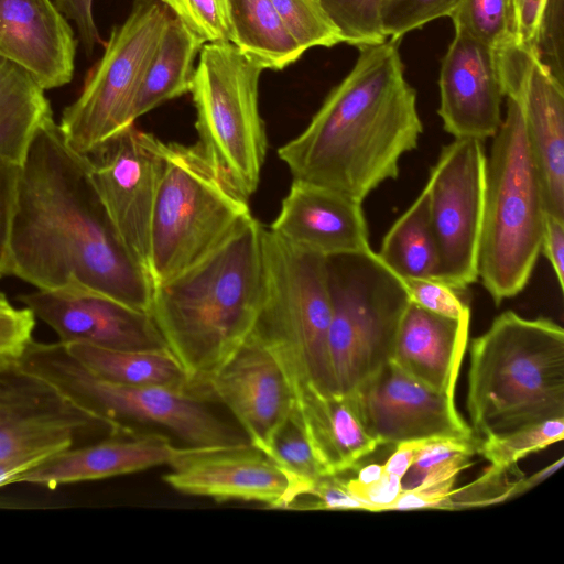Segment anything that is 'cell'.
Segmentation results:
<instances>
[{
    "label": "cell",
    "instance_id": "49",
    "mask_svg": "<svg viewBox=\"0 0 564 564\" xmlns=\"http://www.w3.org/2000/svg\"><path fill=\"white\" fill-rule=\"evenodd\" d=\"M421 441H410L397 444V449L383 464L384 471L402 479L413 463Z\"/></svg>",
    "mask_w": 564,
    "mask_h": 564
},
{
    "label": "cell",
    "instance_id": "29",
    "mask_svg": "<svg viewBox=\"0 0 564 564\" xmlns=\"http://www.w3.org/2000/svg\"><path fill=\"white\" fill-rule=\"evenodd\" d=\"M64 346L86 369L105 380L193 390L181 365L167 348L122 350L82 344Z\"/></svg>",
    "mask_w": 564,
    "mask_h": 564
},
{
    "label": "cell",
    "instance_id": "53",
    "mask_svg": "<svg viewBox=\"0 0 564 564\" xmlns=\"http://www.w3.org/2000/svg\"><path fill=\"white\" fill-rule=\"evenodd\" d=\"M2 275L0 274V278ZM11 305L10 302L8 301L6 294L0 290V307H4V306H9Z\"/></svg>",
    "mask_w": 564,
    "mask_h": 564
},
{
    "label": "cell",
    "instance_id": "37",
    "mask_svg": "<svg viewBox=\"0 0 564 564\" xmlns=\"http://www.w3.org/2000/svg\"><path fill=\"white\" fill-rule=\"evenodd\" d=\"M205 43L232 42L228 0H159Z\"/></svg>",
    "mask_w": 564,
    "mask_h": 564
},
{
    "label": "cell",
    "instance_id": "25",
    "mask_svg": "<svg viewBox=\"0 0 564 564\" xmlns=\"http://www.w3.org/2000/svg\"><path fill=\"white\" fill-rule=\"evenodd\" d=\"M313 454L325 475H340L378 446L367 433L351 395L305 389L293 397Z\"/></svg>",
    "mask_w": 564,
    "mask_h": 564
},
{
    "label": "cell",
    "instance_id": "51",
    "mask_svg": "<svg viewBox=\"0 0 564 564\" xmlns=\"http://www.w3.org/2000/svg\"><path fill=\"white\" fill-rule=\"evenodd\" d=\"M33 465L17 460H0V487L13 485L14 479Z\"/></svg>",
    "mask_w": 564,
    "mask_h": 564
},
{
    "label": "cell",
    "instance_id": "18",
    "mask_svg": "<svg viewBox=\"0 0 564 564\" xmlns=\"http://www.w3.org/2000/svg\"><path fill=\"white\" fill-rule=\"evenodd\" d=\"M505 89L522 105L527 138L538 170L545 210L564 219V85L518 43L498 50Z\"/></svg>",
    "mask_w": 564,
    "mask_h": 564
},
{
    "label": "cell",
    "instance_id": "20",
    "mask_svg": "<svg viewBox=\"0 0 564 564\" xmlns=\"http://www.w3.org/2000/svg\"><path fill=\"white\" fill-rule=\"evenodd\" d=\"M198 388L229 410L249 444L265 456L275 430L293 408L292 391L280 364L252 334Z\"/></svg>",
    "mask_w": 564,
    "mask_h": 564
},
{
    "label": "cell",
    "instance_id": "22",
    "mask_svg": "<svg viewBox=\"0 0 564 564\" xmlns=\"http://www.w3.org/2000/svg\"><path fill=\"white\" fill-rule=\"evenodd\" d=\"M208 447L177 446L159 433L108 436L55 453L20 474L13 484L54 489L61 485L122 476L161 465L171 467Z\"/></svg>",
    "mask_w": 564,
    "mask_h": 564
},
{
    "label": "cell",
    "instance_id": "54",
    "mask_svg": "<svg viewBox=\"0 0 564 564\" xmlns=\"http://www.w3.org/2000/svg\"><path fill=\"white\" fill-rule=\"evenodd\" d=\"M154 0H134V3H144V2H151Z\"/></svg>",
    "mask_w": 564,
    "mask_h": 564
},
{
    "label": "cell",
    "instance_id": "40",
    "mask_svg": "<svg viewBox=\"0 0 564 564\" xmlns=\"http://www.w3.org/2000/svg\"><path fill=\"white\" fill-rule=\"evenodd\" d=\"M519 473L517 466L501 469L490 465L474 482L459 489L453 488L438 509L480 507L512 498L513 487L521 476L517 479L511 476Z\"/></svg>",
    "mask_w": 564,
    "mask_h": 564
},
{
    "label": "cell",
    "instance_id": "19",
    "mask_svg": "<svg viewBox=\"0 0 564 564\" xmlns=\"http://www.w3.org/2000/svg\"><path fill=\"white\" fill-rule=\"evenodd\" d=\"M438 116L454 139L494 138L505 97L498 51L455 28L442 59Z\"/></svg>",
    "mask_w": 564,
    "mask_h": 564
},
{
    "label": "cell",
    "instance_id": "41",
    "mask_svg": "<svg viewBox=\"0 0 564 564\" xmlns=\"http://www.w3.org/2000/svg\"><path fill=\"white\" fill-rule=\"evenodd\" d=\"M411 302L448 318L470 317V306L462 291L438 278L403 280Z\"/></svg>",
    "mask_w": 564,
    "mask_h": 564
},
{
    "label": "cell",
    "instance_id": "8",
    "mask_svg": "<svg viewBox=\"0 0 564 564\" xmlns=\"http://www.w3.org/2000/svg\"><path fill=\"white\" fill-rule=\"evenodd\" d=\"M18 362L48 382L74 405L115 424L127 434L135 433L129 422H142L161 426L191 446L246 442L192 390L105 380L86 369L61 341L33 339Z\"/></svg>",
    "mask_w": 564,
    "mask_h": 564
},
{
    "label": "cell",
    "instance_id": "34",
    "mask_svg": "<svg viewBox=\"0 0 564 564\" xmlns=\"http://www.w3.org/2000/svg\"><path fill=\"white\" fill-rule=\"evenodd\" d=\"M384 0H319L344 43L358 48L387 40L381 23Z\"/></svg>",
    "mask_w": 564,
    "mask_h": 564
},
{
    "label": "cell",
    "instance_id": "36",
    "mask_svg": "<svg viewBox=\"0 0 564 564\" xmlns=\"http://www.w3.org/2000/svg\"><path fill=\"white\" fill-rule=\"evenodd\" d=\"M267 456L283 470L312 482L326 476L313 454L294 408L275 430Z\"/></svg>",
    "mask_w": 564,
    "mask_h": 564
},
{
    "label": "cell",
    "instance_id": "15",
    "mask_svg": "<svg viewBox=\"0 0 564 564\" xmlns=\"http://www.w3.org/2000/svg\"><path fill=\"white\" fill-rule=\"evenodd\" d=\"M350 395L378 445L477 437L458 413L454 394L426 386L391 360Z\"/></svg>",
    "mask_w": 564,
    "mask_h": 564
},
{
    "label": "cell",
    "instance_id": "52",
    "mask_svg": "<svg viewBox=\"0 0 564 564\" xmlns=\"http://www.w3.org/2000/svg\"><path fill=\"white\" fill-rule=\"evenodd\" d=\"M384 474L383 465L379 464H369L358 471L356 478H354L357 482L361 485H368L379 480Z\"/></svg>",
    "mask_w": 564,
    "mask_h": 564
},
{
    "label": "cell",
    "instance_id": "24",
    "mask_svg": "<svg viewBox=\"0 0 564 564\" xmlns=\"http://www.w3.org/2000/svg\"><path fill=\"white\" fill-rule=\"evenodd\" d=\"M469 324L470 317H444L410 301L391 361L426 386L454 394L467 349Z\"/></svg>",
    "mask_w": 564,
    "mask_h": 564
},
{
    "label": "cell",
    "instance_id": "12",
    "mask_svg": "<svg viewBox=\"0 0 564 564\" xmlns=\"http://www.w3.org/2000/svg\"><path fill=\"white\" fill-rule=\"evenodd\" d=\"M486 186L482 141L468 138L442 148L424 186L438 253L437 278L462 291L478 280Z\"/></svg>",
    "mask_w": 564,
    "mask_h": 564
},
{
    "label": "cell",
    "instance_id": "4",
    "mask_svg": "<svg viewBox=\"0 0 564 564\" xmlns=\"http://www.w3.org/2000/svg\"><path fill=\"white\" fill-rule=\"evenodd\" d=\"M469 355L467 410L478 438L564 417V330L554 321L506 311Z\"/></svg>",
    "mask_w": 564,
    "mask_h": 564
},
{
    "label": "cell",
    "instance_id": "16",
    "mask_svg": "<svg viewBox=\"0 0 564 564\" xmlns=\"http://www.w3.org/2000/svg\"><path fill=\"white\" fill-rule=\"evenodd\" d=\"M19 301L64 345L122 350L166 348L148 312L76 281L56 289H36L20 295Z\"/></svg>",
    "mask_w": 564,
    "mask_h": 564
},
{
    "label": "cell",
    "instance_id": "30",
    "mask_svg": "<svg viewBox=\"0 0 564 564\" xmlns=\"http://www.w3.org/2000/svg\"><path fill=\"white\" fill-rule=\"evenodd\" d=\"M377 256L402 280L437 278L438 253L425 188L386 232Z\"/></svg>",
    "mask_w": 564,
    "mask_h": 564
},
{
    "label": "cell",
    "instance_id": "35",
    "mask_svg": "<svg viewBox=\"0 0 564 564\" xmlns=\"http://www.w3.org/2000/svg\"><path fill=\"white\" fill-rule=\"evenodd\" d=\"M285 28L307 51L343 43L338 29L324 11L319 0H271Z\"/></svg>",
    "mask_w": 564,
    "mask_h": 564
},
{
    "label": "cell",
    "instance_id": "32",
    "mask_svg": "<svg viewBox=\"0 0 564 564\" xmlns=\"http://www.w3.org/2000/svg\"><path fill=\"white\" fill-rule=\"evenodd\" d=\"M449 18L497 51L516 42L513 0H460Z\"/></svg>",
    "mask_w": 564,
    "mask_h": 564
},
{
    "label": "cell",
    "instance_id": "11",
    "mask_svg": "<svg viewBox=\"0 0 564 564\" xmlns=\"http://www.w3.org/2000/svg\"><path fill=\"white\" fill-rule=\"evenodd\" d=\"M170 14L158 0L134 3L124 22L112 28L102 56L58 122L75 152L89 155L134 124V98Z\"/></svg>",
    "mask_w": 564,
    "mask_h": 564
},
{
    "label": "cell",
    "instance_id": "10",
    "mask_svg": "<svg viewBox=\"0 0 564 564\" xmlns=\"http://www.w3.org/2000/svg\"><path fill=\"white\" fill-rule=\"evenodd\" d=\"M262 70L231 42L207 43L189 90L197 145L247 198L258 188L268 144L259 111Z\"/></svg>",
    "mask_w": 564,
    "mask_h": 564
},
{
    "label": "cell",
    "instance_id": "45",
    "mask_svg": "<svg viewBox=\"0 0 564 564\" xmlns=\"http://www.w3.org/2000/svg\"><path fill=\"white\" fill-rule=\"evenodd\" d=\"M55 7L68 20L75 22L87 55L101 43L93 14V0H54Z\"/></svg>",
    "mask_w": 564,
    "mask_h": 564
},
{
    "label": "cell",
    "instance_id": "9",
    "mask_svg": "<svg viewBox=\"0 0 564 564\" xmlns=\"http://www.w3.org/2000/svg\"><path fill=\"white\" fill-rule=\"evenodd\" d=\"M327 267L332 376L336 394L350 395L391 360L411 300L376 251L330 257Z\"/></svg>",
    "mask_w": 564,
    "mask_h": 564
},
{
    "label": "cell",
    "instance_id": "13",
    "mask_svg": "<svg viewBox=\"0 0 564 564\" xmlns=\"http://www.w3.org/2000/svg\"><path fill=\"white\" fill-rule=\"evenodd\" d=\"M120 434L18 361L0 367V460L35 466L61 451Z\"/></svg>",
    "mask_w": 564,
    "mask_h": 564
},
{
    "label": "cell",
    "instance_id": "14",
    "mask_svg": "<svg viewBox=\"0 0 564 564\" xmlns=\"http://www.w3.org/2000/svg\"><path fill=\"white\" fill-rule=\"evenodd\" d=\"M164 144L132 124L86 155L89 180L116 236L149 276L151 220Z\"/></svg>",
    "mask_w": 564,
    "mask_h": 564
},
{
    "label": "cell",
    "instance_id": "43",
    "mask_svg": "<svg viewBox=\"0 0 564 564\" xmlns=\"http://www.w3.org/2000/svg\"><path fill=\"white\" fill-rule=\"evenodd\" d=\"M21 165L0 155V274L7 275L9 240Z\"/></svg>",
    "mask_w": 564,
    "mask_h": 564
},
{
    "label": "cell",
    "instance_id": "6",
    "mask_svg": "<svg viewBox=\"0 0 564 564\" xmlns=\"http://www.w3.org/2000/svg\"><path fill=\"white\" fill-rule=\"evenodd\" d=\"M264 288L252 335L273 354L292 391L335 392L327 258L294 248L264 228Z\"/></svg>",
    "mask_w": 564,
    "mask_h": 564
},
{
    "label": "cell",
    "instance_id": "2",
    "mask_svg": "<svg viewBox=\"0 0 564 564\" xmlns=\"http://www.w3.org/2000/svg\"><path fill=\"white\" fill-rule=\"evenodd\" d=\"M398 43L387 39L360 47L307 127L278 150L294 180L362 203L399 176L400 160L417 147L423 126Z\"/></svg>",
    "mask_w": 564,
    "mask_h": 564
},
{
    "label": "cell",
    "instance_id": "50",
    "mask_svg": "<svg viewBox=\"0 0 564 564\" xmlns=\"http://www.w3.org/2000/svg\"><path fill=\"white\" fill-rule=\"evenodd\" d=\"M564 462L563 457H560L557 460L552 463L551 465L544 467L543 469L539 470L538 473L533 474L530 477H523L521 476L517 481L512 490V497H516L518 495L524 494L525 491L532 489L546 478H549L551 475H553L560 467H562Z\"/></svg>",
    "mask_w": 564,
    "mask_h": 564
},
{
    "label": "cell",
    "instance_id": "27",
    "mask_svg": "<svg viewBox=\"0 0 564 564\" xmlns=\"http://www.w3.org/2000/svg\"><path fill=\"white\" fill-rule=\"evenodd\" d=\"M52 119L44 89L25 69L0 56V155L22 165L36 132Z\"/></svg>",
    "mask_w": 564,
    "mask_h": 564
},
{
    "label": "cell",
    "instance_id": "26",
    "mask_svg": "<svg viewBox=\"0 0 564 564\" xmlns=\"http://www.w3.org/2000/svg\"><path fill=\"white\" fill-rule=\"evenodd\" d=\"M205 42L172 13L148 64L132 106L135 121L161 104L191 90L194 62Z\"/></svg>",
    "mask_w": 564,
    "mask_h": 564
},
{
    "label": "cell",
    "instance_id": "48",
    "mask_svg": "<svg viewBox=\"0 0 564 564\" xmlns=\"http://www.w3.org/2000/svg\"><path fill=\"white\" fill-rule=\"evenodd\" d=\"M544 0H513L516 43L530 47Z\"/></svg>",
    "mask_w": 564,
    "mask_h": 564
},
{
    "label": "cell",
    "instance_id": "5",
    "mask_svg": "<svg viewBox=\"0 0 564 564\" xmlns=\"http://www.w3.org/2000/svg\"><path fill=\"white\" fill-rule=\"evenodd\" d=\"M506 97V116L487 155L478 261V279L496 305L527 286L541 253L546 214L521 101Z\"/></svg>",
    "mask_w": 564,
    "mask_h": 564
},
{
    "label": "cell",
    "instance_id": "47",
    "mask_svg": "<svg viewBox=\"0 0 564 564\" xmlns=\"http://www.w3.org/2000/svg\"><path fill=\"white\" fill-rule=\"evenodd\" d=\"M454 482L455 480H451L417 489L402 490L399 497L387 508V511L422 508L438 509L451 494Z\"/></svg>",
    "mask_w": 564,
    "mask_h": 564
},
{
    "label": "cell",
    "instance_id": "42",
    "mask_svg": "<svg viewBox=\"0 0 564 564\" xmlns=\"http://www.w3.org/2000/svg\"><path fill=\"white\" fill-rule=\"evenodd\" d=\"M35 316L28 307H0V367L19 361L33 340Z\"/></svg>",
    "mask_w": 564,
    "mask_h": 564
},
{
    "label": "cell",
    "instance_id": "44",
    "mask_svg": "<svg viewBox=\"0 0 564 564\" xmlns=\"http://www.w3.org/2000/svg\"><path fill=\"white\" fill-rule=\"evenodd\" d=\"M344 482L348 492L365 506L366 511H387L402 492L401 478L386 471L379 480L368 485H361L354 478L344 479Z\"/></svg>",
    "mask_w": 564,
    "mask_h": 564
},
{
    "label": "cell",
    "instance_id": "28",
    "mask_svg": "<svg viewBox=\"0 0 564 564\" xmlns=\"http://www.w3.org/2000/svg\"><path fill=\"white\" fill-rule=\"evenodd\" d=\"M232 44L262 69L282 70L306 51L285 28L271 0H228Z\"/></svg>",
    "mask_w": 564,
    "mask_h": 564
},
{
    "label": "cell",
    "instance_id": "31",
    "mask_svg": "<svg viewBox=\"0 0 564 564\" xmlns=\"http://www.w3.org/2000/svg\"><path fill=\"white\" fill-rule=\"evenodd\" d=\"M480 438L435 437L422 440L412 465L401 479L402 490H412L455 480L471 465Z\"/></svg>",
    "mask_w": 564,
    "mask_h": 564
},
{
    "label": "cell",
    "instance_id": "17",
    "mask_svg": "<svg viewBox=\"0 0 564 564\" xmlns=\"http://www.w3.org/2000/svg\"><path fill=\"white\" fill-rule=\"evenodd\" d=\"M174 490L217 501L292 508L314 482L292 475L248 442L210 446L171 466L163 477Z\"/></svg>",
    "mask_w": 564,
    "mask_h": 564
},
{
    "label": "cell",
    "instance_id": "23",
    "mask_svg": "<svg viewBox=\"0 0 564 564\" xmlns=\"http://www.w3.org/2000/svg\"><path fill=\"white\" fill-rule=\"evenodd\" d=\"M75 54L73 29L51 0H0V56L44 90L73 79Z\"/></svg>",
    "mask_w": 564,
    "mask_h": 564
},
{
    "label": "cell",
    "instance_id": "46",
    "mask_svg": "<svg viewBox=\"0 0 564 564\" xmlns=\"http://www.w3.org/2000/svg\"><path fill=\"white\" fill-rule=\"evenodd\" d=\"M541 252L546 257L560 289H564V219L545 214Z\"/></svg>",
    "mask_w": 564,
    "mask_h": 564
},
{
    "label": "cell",
    "instance_id": "38",
    "mask_svg": "<svg viewBox=\"0 0 564 564\" xmlns=\"http://www.w3.org/2000/svg\"><path fill=\"white\" fill-rule=\"evenodd\" d=\"M460 0H384L381 23L386 37L393 41L443 17H451Z\"/></svg>",
    "mask_w": 564,
    "mask_h": 564
},
{
    "label": "cell",
    "instance_id": "33",
    "mask_svg": "<svg viewBox=\"0 0 564 564\" xmlns=\"http://www.w3.org/2000/svg\"><path fill=\"white\" fill-rule=\"evenodd\" d=\"M564 437V417L551 419L512 433L480 440L478 453L491 466L506 469L517 466L527 455L542 451Z\"/></svg>",
    "mask_w": 564,
    "mask_h": 564
},
{
    "label": "cell",
    "instance_id": "3",
    "mask_svg": "<svg viewBox=\"0 0 564 564\" xmlns=\"http://www.w3.org/2000/svg\"><path fill=\"white\" fill-rule=\"evenodd\" d=\"M263 230L250 218L203 260L153 288L149 314L193 389L253 332L264 288Z\"/></svg>",
    "mask_w": 564,
    "mask_h": 564
},
{
    "label": "cell",
    "instance_id": "21",
    "mask_svg": "<svg viewBox=\"0 0 564 564\" xmlns=\"http://www.w3.org/2000/svg\"><path fill=\"white\" fill-rule=\"evenodd\" d=\"M269 230L290 246L324 258L373 251L362 203L300 180L293 178Z\"/></svg>",
    "mask_w": 564,
    "mask_h": 564
},
{
    "label": "cell",
    "instance_id": "1",
    "mask_svg": "<svg viewBox=\"0 0 564 564\" xmlns=\"http://www.w3.org/2000/svg\"><path fill=\"white\" fill-rule=\"evenodd\" d=\"M7 275L36 289L76 281L149 313L153 284L123 248L88 176V159L54 119L21 165Z\"/></svg>",
    "mask_w": 564,
    "mask_h": 564
},
{
    "label": "cell",
    "instance_id": "39",
    "mask_svg": "<svg viewBox=\"0 0 564 564\" xmlns=\"http://www.w3.org/2000/svg\"><path fill=\"white\" fill-rule=\"evenodd\" d=\"M564 0H544L530 46L538 62L563 85Z\"/></svg>",
    "mask_w": 564,
    "mask_h": 564
},
{
    "label": "cell",
    "instance_id": "7",
    "mask_svg": "<svg viewBox=\"0 0 564 564\" xmlns=\"http://www.w3.org/2000/svg\"><path fill=\"white\" fill-rule=\"evenodd\" d=\"M250 218L248 198L198 145L165 143L150 232L153 288L203 260Z\"/></svg>",
    "mask_w": 564,
    "mask_h": 564
}]
</instances>
